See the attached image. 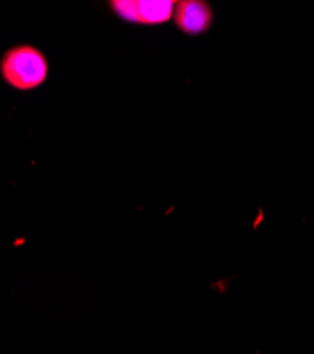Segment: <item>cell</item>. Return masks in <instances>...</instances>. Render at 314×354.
<instances>
[{
    "label": "cell",
    "mask_w": 314,
    "mask_h": 354,
    "mask_svg": "<svg viewBox=\"0 0 314 354\" xmlns=\"http://www.w3.org/2000/svg\"><path fill=\"white\" fill-rule=\"evenodd\" d=\"M48 62L44 53L32 44L9 48L0 62L3 80L17 91H33L48 78Z\"/></svg>",
    "instance_id": "6da1fadb"
},
{
    "label": "cell",
    "mask_w": 314,
    "mask_h": 354,
    "mask_svg": "<svg viewBox=\"0 0 314 354\" xmlns=\"http://www.w3.org/2000/svg\"><path fill=\"white\" fill-rule=\"evenodd\" d=\"M175 21L180 30L188 36L204 33L213 21V12L206 2L183 0L175 9Z\"/></svg>",
    "instance_id": "7a4b0ae2"
},
{
    "label": "cell",
    "mask_w": 314,
    "mask_h": 354,
    "mask_svg": "<svg viewBox=\"0 0 314 354\" xmlns=\"http://www.w3.org/2000/svg\"><path fill=\"white\" fill-rule=\"evenodd\" d=\"M176 5V2H170V0H144V2H136L135 23L146 26L163 24L175 15Z\"/></svg>",
    "instance_id": "3957f363"
}]
</instances>
